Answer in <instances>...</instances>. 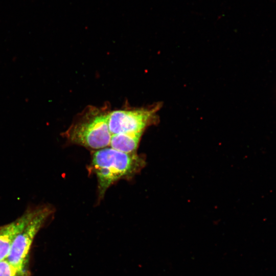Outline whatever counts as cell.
<instances>
[{
	"label": "cell",
	"mask_w": 276,
	"mask_h": 276,
	"mask_svg": "<svg viewBox=\"0 0 276 276\" xmlns=\"http://www.w3.org/2000/svg\"><path fill=\"white\" fill-rule=\"evenodd\" d=\"M160 105L146 107L124 108L111 110L108 116V127L111 134L144 132L154 124Z\"/></svg>",
	"instance_id": "obj_4"
},
{
	"label": "cell",
	"mask_w": 276,
	"mask_h": 276,
	"mask_svg": "<svg viewBox=\"0 0 276 276\" xmlns=\"http://www.w3.org/2000/svg\"><path fill=\"white\" fill-rule=\"evenodd\" d=\"M143 132L122 133L111 135L110 147L128 153H134Z\"/></svg>",
	"instance_id": "obj_6"
},
{
	"label": "cell",
	"mask_w": 276,
	"mask_h": 276,
	"mask_svg": "<svg viewBox=\"0 0 276 276\" xmlns=\"http://www.w3.org/2000/svg\"><path fill=\"white\" fill-rule=\"evenodd\" d=\"M109 104L88 105L77 114L64 134L71 143L99 150L109 146L111 134L108 127Z\"/></svg>",
	"instance_id": "obj_1"
},
{
	"label": "cell",
	"mask_w": 276,
	"mask_h": 276,
	"mask_svg": "<svg viewBox=\"0 0 276 276\" xmlns=\"http://www.w3.org/2000/svg\"><path fill=\"white\" fill-rule=\"evenodd\" d=\"M26 274L18 270L7 260L0 261V276H26Z\"/></svg>",
	"instance_id": "obj_7"
},
{
	"label": "cell",
	"mask_w": 276,
	"mask_h": 276,
	"mask_svg": "<svg viewBox=\"0 0 276 276\" xmlns=\"http://www.w3.org/2000/svg\"><path fill=\"white\" fill-rule=\"evenodd\" d=\"M54 212L47 205L39 206V209L14 240L7 260L20 271L26 273L28 254L33 239Z\"/></svg>",
	"instance_id": "obj_3"
},
{
	"label": "cell",
	"mask_w": 276,
	"mask_h": 276,
	"mask_svg": "<svg viewBox=\"0 0 276 276\" xmlns=\"http://www.w3.org/2000/svg\"><path fill=\"white\" fill-rule=\"evenodd\" d=\"M143 158L134 153H125L109 147L96 150L93 154L91 168L98 180L99 198L119 180L131 178L144 166Z\"/></svg>",
	"instance_id": "obj_2"
},
{
	"label": "cell",
	"mask_w": 276,
	"mask_h": 276,
	"mask_svg": "<svg viewBox=\"0 0 276 276\" xmlns=\"http://www.w3.org/2000/svg\"><path fill=\"white\" fill-rule=\"evenodd\" d=\"M39 206L29 208L14 221L0 227V261L6 260L16 236L35 215Z\"/></svg>",
	"instance_id": "obj_5"
}]
</instances>
